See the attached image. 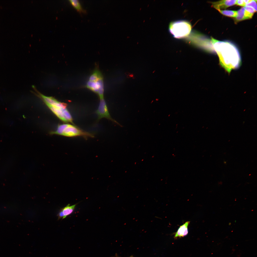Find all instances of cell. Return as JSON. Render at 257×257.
I'll use <instances>...</instances> for the list:
<instances>
[{"mask_svg":"<svg viewBox=\"0 0 257 257\" xmlns=\"http://www.w3.org/2000/svg\"><path fill=\"white\" fill-rule=\"evenodd\" d=\"M218 11L222 14L230 17L235 18L237 14V11L235 10H220Z\"/></svg>","mask_w":257,"mask_h":257,"instance_id":"11","label":"cell"},{"mask_svg":"<svg viewBox=\"0 0 257 257\" xmlns=\"http://www.w3.org/2000/svg\"><path fill=\"white\" fill-rule=\"evenodd\" d=\"M76 204L70 206L68 204L65 207L61 209L57 214L58 219L62 218V219L72 213L74 211Z\"/></svg>","mask_w":257,"mask_h":257,"instance_id":"9","label":"cell"},{"mask_svg":"<svg viewBox=\"0 0 257 257\" xmlns=\"http://www.w3.org/2000/svg\"><path fill=\"white\" fill-rule=\"evenodd\" d=\"M132 257V256H131V257Z\"/></svg>","mask_w":257,"mask_h":257,"instance_id":"16","label":"cell"},{"mask_svg":"<svg viewBox=\"0 0 257 257\" xmlns=\"http://www.w3.org/2000/svg\"><path fill=\"white\" fill-rule=\"evenodd\" d=\"M236 4L239 6H245L246 4L244 0H236Z\"/></svg>","mask_w":257,"mask_h":257,"instance_id":"15","label":"cell"},{"mask_svg":"<svg viewBox=\"0 0 257 257\" xmlns=\"http://www.w3.org/2000/svg\"><path fill=\"white\" fill-rule=\"evenodd\" d=\"M50 133L68 137L82 136L85 138L94 137L92 133L83 131L75 125L69 124L59 125L55 131L51 132Z\"/></svg>","mask_w":257,"mask_h":257,"instance_id":"3","label":"cell"},{"mask_svg":"<svg viewBox=\"0 0 257 257\" xmlns=\"http://www.w3.org/2000/svg\"><path fill=\"white\" fill-rule=\"evenodd\" d=\"M257 0H251L248 3L246 4L245 6L251 7L253 8L256 12L257 10Z\"/></svg>","mask_w":257,"mask_h":257,"instance_id":"13","label":"cell"},{"mask_svg":"<svg viewBox=\"0 0 257 257\" xmlns=\"http://www.w3.org/2000/svg\"><path fill=\"white\" fill-rule=\"evenodd\" d=\"M170 32L175 38H182L187 36L190 33L192 26L188 22L185 20L173 22L169 25Z\"/></svg>","mask_w":257,"mask_h":257,"instance_id":"4","label":"cell"},{"mask_svg":"<svg viewBox=\"0 0 257 257\" xmlns=\"http://www.w3.org/2000/svg\"><path fill=\"white\" fill-rule=\"evenodd\" d=\"M244 7L247 11L253 14L255 12H256L253 8L251 7L245 6Z\"/></svg>","mask_w":257,"mask_h":257,"instance_id":"14","label":"cell"},{"mask_svg":"<svg viewBox=\"0 0 257 257\" xmlns=\"http://www.w3.org/2000/svg\"><path fill=\"white\" fill-rule=\"evenodd\" d=\"M69 1L72 5L79 12H84L78 0H70Z\"/></svg>","mask_w":257,"mask_h":257,"instance_id":"12","label":"cell"},{"mask_svg":"<svg viewBox=\"0 0 257 257\" xmlns=\"http://www.w3.org/2000/svg\"><path fill=\"white\" fill-rule=\"evenodd\" d=\"M38 93L39 97L58 118L64 122L74 124L72 118L67 108L66 104L60 102L53 97Z\"/></svg>","mask_w":257,"mask_h":257,"instance_id":"2","label":"cell"},{"mask_svg":"<svg viewBox=\"0 0 257 257\" xmlns=\"http://www.w3.org/2000/svg\"><path fill=\"white\" fill-rule=\"evenodd\" d=\"M100 100L99 106L96 111L98 117V119L99 120L102 118H104L117 123L111 117L104 98L100 99Z\"/></svg>","mask_w":257,"mask_h":257,"instance_id":"6","label":"cell"},{"mask_svg":"<svg viewBox=\"0 0 257 257\" xmlns=\"http://www.w3.org/2000/svg\"><path fill=\"white\" fill-rule=\"evenodd\" d=\"M236 0H222L212 2V6L218 11L236 4Z\"/></svg>","mask_w":257,"mask_h":257,"instance_id":"7","label":"cell"},{"mask_svg":"<svg viewBox=\"0 0 257 257\" xmlns=\"http://www.w3.org/2000/svg\"><path fill=\"white\" fill-rule=\"evenodd\" d=\"M213 49L219 57L221 65L230 72L237 68L240 65L241 58L239 51L234 45L227 41H221L213 37L211 39Z\"/></svg>","mask_w":257,"mask_h":257,"instance_id":"1","label":"cell"},{"mask_svg":"<svg viewBox=\"0 0 257 257\" xmlns=\"http://www.w3.org/2000/svg\"><path fill=\"white\" fill-rule=\"evenodd\" d=\"M86 87L97 94L100 99L104 98V88L102 76L89 79Z\"/></svg>","mask_w":257,"mask_h":257,"instance_id":"5","label":"cell"},{"mask_svg":"<svg viewBox=\"0 0 257 257\" xmlns=\"http://www.w3.org/2000/svg\"><path fill=\"white\" fill-rule=\"evenodd\" d=\"M190 222V221H187L180 227L174 234L175 238L183 237L187 235L188 233V227Z\"/></svg>","mask_w":257,"mask_h":257,"instance_id":"10","label":"cell"},{"mask_svg":"<svg viewBox=\"0 0 257 257\" xmlns=\"http://www.w3.org/2000/svg\"><path fill=\"white\" fill-rule=\"evenodd\" d=\"M237 12V15L234 19L235 23L246 19L251 18L253 14L246 10L244 7L241 8Z\"/></svg>","mask_w":257,"mask_h":257,"instance_id":"8","label":"cell"}]
</instances>
